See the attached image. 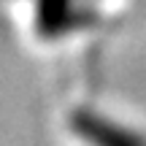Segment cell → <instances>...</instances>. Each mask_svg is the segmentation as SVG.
I'll list each match as a JSON object with an SVG mask.
<instances>
[{"instance_id":"6da1fadb","label":"cell","mask_w":146,"mask_h":146,"mask_svg":"<svg viewBox=\"0 0 146 146\" xmlns=\"http://www.w3.org/2000/svg\"><path fill=\"white\" fill-rule=\"evenodd\" d=\"M68 127L73 135L87 146H146V138L125 125H116L108 116L92 108H73L68 116Z\"/></svg>"},{"instance_id":"7a4b0ae2","label":"cell","mask_w":146,"mask_h":146,"mask_svg":"<svg viewBox=\"0 0 146 146\" xmlns=\"http://www.w3.org/2000/svg\"><path fill=\"white\" fill-rule=\"evenodd\" d=\"M76 25H78L76 0H35V30L43 38L49 41L62 38Z\"/></svg>"}]
</instances>
